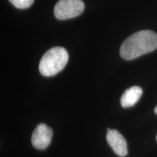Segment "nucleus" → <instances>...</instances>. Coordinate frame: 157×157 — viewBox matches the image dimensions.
I'll use <instances>...</instances> for the list:
<instances>
[{
  "label": "nucleus",
  "instance_id": "1",
  "mask_svg": "<svg viewBox=\"0 0 157 157\" xmlns=\"http://www.w3.org/2000/svg\"><path fill=\"white\" fill-rule=\"evenodd\" d=\"M157 48V34L152 31H137L129 36L121 44L120 55L130 60L152 52Z\"/></svg>",
  "mask_w": 157,
  "mask_h": 157
},
{
  "label": "nucleus",
  "instance_id": "2",
  "mask_svg": "<svg viewBox=\"0 0 157 157\" xmlns=\"http://www.w3.org/2000/svg\"><path fill=\"white\" fill-rule=\"evenodd\" d=\"M68 60L67 50L61 47H55L47 51L39 63V69L44 76H52L65 68Z\"/></svg>",
  "mask_w": 157,
  "mask_h": 157
},
{
  "label": "nucleus",
  "instance_id": "3",
  "mask_svg": "<svg viewBox=\"0 0 157 157\" xmlns=\"http://www.w3.org/2000/svg\"><path fill=\"white\" fill-rule=\"evenodd\" d=\"M84 10L82 0H59L55 6L54 15L59 20H67L80 15Z\"/></svg>",
  "mask_w": 157,
  "mask_h": 157
},
{
  "label": "nucleus",
  "instance_id": "4",
  "mask_svg": "<svg viewBox=\"0 0 157 157\" xmlns=\"http://www.w3.org/2000/svg\"><path fill=\"white\" fill-rule=\"evenodd\" d=\"M52 137V129L44 124H40L33 132L31 143L34 148L42 150L50 145Z\"/></svg>",
  "mask_w": 157,
  "mask_h": 157
},
{
  "label": "nucleus",
  "instance_id": "5",
  "mask_svg": "<svg viewBox=\"0 0 157 157\" xmlns=\"http://www.w3.org/2000/svg\"><path fill=\"white\" fill-rule=\"evenodd\" d=\"M106 140L109 146L118 156L123 157L127 154V141L119 131L108 129Z\"/></svg>",
  "mask_w": 157,
  "mask_h": 157
},
{
  "label": "nucleus",
  "instance_id": "6",
  "mask_svg": "<svg viewBox=\"0 0 157 157\" xmlns=\"http://www.w3.org/2000/svg\"><path fill=\"white\" fill-rule=\"evenodd\" d=\"M143 94V90L138 86H133L124 91L121 98V105L124 108L133 106L139 101Z\"/></svg>",
  "mask_w": 157,
  "mask_h": 157
},
{
  "label": "nucleus",
  "instance_id": "7",
  "mask_svg": "<svg viewBox=\"0 0 157 157\" xmlns=\"http://www.w3.org/2000/svg\"><path fill=\"white\" fill-rule=\"evenodd\" d=\"M10 2L18 9H26L31 7L34 0H9Z\"/></svg>",
  "mask_w": 157,
  "mask_h": 157
},
{
  "label": "nucleus",
  "instance_id": "8",
  "mask_svg": "<svg viewBox=\"0 0 157 157\" xmlns=\"http://www.w3.org/2000/svg\"><path fill=\"white\" fill-rule=\"evenodd\" d=\"M154 112H155V113H156V114H157V105H156V107L155 108V109H154Z\"/></svg>",
  "mask_w": 157,
  "mask_h": 157
},
{
  "label": "nucleus",
  "instance_id": "9",
  "mask_svg": "<svg viewBox=\"0 0 157 157\" xmlns=\"http://www.w3.org/2000/svg\"><path fill=\"white\" fill-rule=\"evenodd\" d=\"M156 140H157V135H156Z\"/></svg>",
  "mask_w": 157,
  "mask_h": 157
}]
</instances>
